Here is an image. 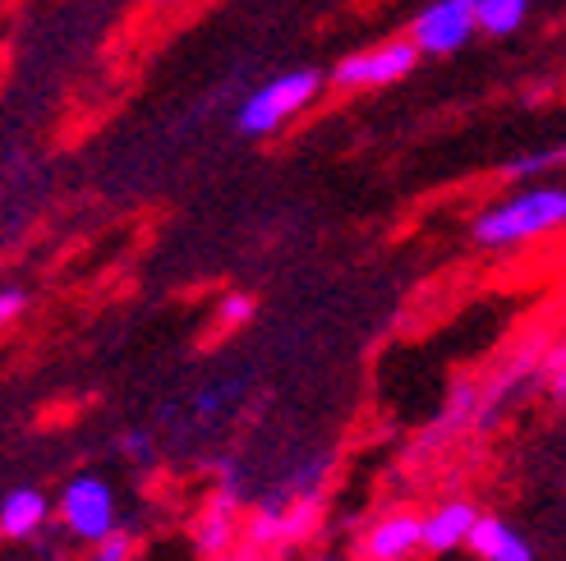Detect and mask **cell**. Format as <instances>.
<instances>
[{
	"mask_svg": "<svg viewBox=\"0 0 566 561\" xmlns=\"http://www.w3.org/2000/svg\"><path fill=\"white\" fill-rule=\"evenodd\" d=\"M323 83H327L323 70H286V74L268 78L259 93L244 97L240 116H235L240 134H244V138H268V134H276V129H286L304 106L318 102Z\"/></svg>",
	"mask_w": 566,
	"mask_h": 561,
	"instance_id": "obj_2",
	"label": "cell"
},
{
	"mask_svg": "<svg viewBox=\"0 0 566 561\" xmlns=\"http://www.w3.org/2000/svg\"><path fill=\"white\" fill-rule=\"evenodd\" d=\"M544 378L553 382V391H557V396H562V346L548 354V363H544Z\"/></svg>",
	"mask_w": 566,
	"mask_h": 561,
	"instance_id": "obj_17",
	"label": "cell"
},
{
	"mask_svg": "<svg viewBox=\"0 0 566 561\" xmlns=\"http://www.w3.org/2000/svg\"><path fill=\"white\" fill-rule=\"evenodd\" d=\"M314 561H350V557H342V552H323V557H314Z\"/></svg>",
	"mask_w": 566,
	"mask_h": 561,
	"instance_id": "obj_19",
	"label": "cell"
},
{
	"mask_svg": "<svg viewBox=\"0 0 566 561\" xmlns=\"http://www.w3.org/2000/svg\"><path fill=\"white\" fill-rule=\"evenodd\" d=\"M120 442H125V452H129V456H153V446H148V433H134V428H129V433H125Z\"/></svg>",
	"mask_w": 566,
	"mask_h": 561,
	"instance_id": "obj_16",
	"label": "cell"
},
{
	"mask_svg": "<svg viewBox=\"0 0 566 561\" xmlns=\"http://www.w3.org/2000/svg\"><path fill=\"white\" fill-rule=\"evenodd\" d=\"M93 552L83 557V561H134V539L125 534V529H111L106 539H97V543H88Z\"/></svg>",
	"mask_w": 566,
	"mask_h": 561,
	"instance_id": "obj_13",
	"label": "cell"
},
{
	"mask_svg": "<svg viewBox=\"0 0 566 561\" xmlns=\"http://www.w3.org/2000/svg\"><path fill=\"white\" fill-rule=\"evenodd\" d=\"M23 304H28V295H23V290H0V331H6V327L23 314Z\"/></svg>",
	"mask_w": 566,
	"mask_h": 561,
	"instance_id": "obj_15",
	"label": "cell"
},
{
	"mask_svg": "<svg viewBox=\"0 0 566 561\" xmlns=\"http://www.w3.org/2000/svg\"><path fill=\"white\" fill-rule=\"evenodd\" d=\"M530 19V0H474V28L489 38H512Z\"/></svg>",
	"mask_w": 566,
	"mask_h": 561,
	"instance_id": "obj_11",
	"label": "cell"
},
{
	"mask_svg": "<svg viewBox=\"0 0 566 561\" xmlns=\"http://www.w3.org/2000/svg\"><path fill=\"white\" fill-rule=\"evenodd\" d=\"M465 548H470L479 561H534V543L521 534V529L506 525L502 516H484V511H479Z\"/></svg>",
	"mask_w": 566,
	"mask_h": 561,
	"instance_id": "obj_8",
	"label": "cell"
},
{
	"mask_svg": "<svg viewBox=\"0 0 566 561\" xmlns=\"http://www.w3.org/2000/svg\"><path fill=\"white\" fill-rule=\"evenodd\" d=\"M419 552V516L391 511L359 539V561H410Z\"/></svg>",
	"mask_w": 566,
	"mask_h": 561,
	"instance_id": "obj_7",
	"label": "cell"
},
{
	"mask_svg": "<svg viewBox=\"0 0 566 561\" xmlns=\"http://www.w3.org/2000/svg\"><path fill=\"white\" fill-rule=\"evenodd\" d=\"M259 318V299L253 295H226L221 299V327H244V322H253Z\"/></svg>",
	"mask_w": 566,
	"mask_h": 561,
	"instance_id": "obj_14",
	"label": "cell"
},
{
	"mask_svg": "<svg viewBox=\"0 0 566 561\" xmlns=\"http://www.w3.org/2000/svg\"><path fill=\"white\" fill-rule=\"evenodd\" d=\"M51 520V501L42 488H10L0 497V534L23 543V539H38Z\"/></svg>",
	"mask_w": 566,
	"mask_h": 561,
	"instance_id": "obj_9",
	"label": "cell"
},
{
	"mask_svg": "<svg viewBox=\"0 0 566 561\" xmlns=\"http://www.w3.org/2000/svg\"><path fill=\"white\" fill-rule=\"evenodd\" d=\"M61 525L65 534L78 543H97L111 529H120V507H116V488L102 474H74L61 493Z\"/></svg>",
	"mask_w": 566,
	"mask_h": 561,
	"instance_id": "obj_3",
	"label": "cell"
},
{
	"mask_svg": "<svg viewBox=\"0 0 566 561\" xmlns=\"http://www.w3.org/2000/svg\"><path fill=\"white\" fill-rule=\"evenodd\" d=\"M474 520H479L474 501H461V497L457 501H442V507H433L429 516H419V548L433 552V557L457 552V548H465Z\"/></svg>",
	"mask_w": 566,
	"mask_h": 561,
	"instance_id": "obj_6",
	"label": "cell"
},
{
	"mask_svg": "<svg viewBox=\"0 0 566 561\" xmlns=\"http://www.w3.org/2000/svg\"><path fill=\"white\" fill-rule=\"evenodd\" d=\"M208 561H263V557H259V548H226V552H217Z\"/></svg>",
	"mask_w": 566,
	"mask_h": 561,
	"instance_id": "obj_18",
	"label": "cell"
},
{
	"mask_svg": "<svg viewBox=\"0 0 566 561\" xmlns=\"http://www.w3.org/2000/svg\"><path fill=\"white\" fill-rule=\"evenodd\" d=\"M562 166V148H539V152H530V157H512L502 166V176L506 180H521V184H534L539 176H548V171H557Z\"/></svg>",
	"mask_w": 566,
	"mask_h": 561,
	"instance_id": "obj_12",
	"label": "cell"
},
{
	"mask_svg": "<svg viewBox=\"0 0 566 561\" xmlns=\"http://www.w3.org/2000/svg\"><path fill=\"white\" fill-rule=\"evenodd\" d=\"M474 38V0H433L415 14L410 46L419 55H451Z\"/></svg>",
	"mask_w": 566,
	"mask_h": 561,
	"instance_id": "obj_5",
	"label": "cell"
},
{
	"mask_svg": "<svg viewBox=\"0 0 566 561\" xmlns=\"http://www.w3.org/2000/svg\"><path fill=\"white\" fill-rule=\"evenodd\" d=\"M235 516H240V493L235 488H221L212 497V507L193 520V548L203 552V557H217L226 548H235V534H240Z\"/></svg>",
	"mask_w": 566,
	"mask_h": 561,
	"instance_id": "obj_10",
	"label": "cell"
},
{
	"mask_svg": "<svg viewBox=\"0 0 566 561\" xmlns=\"http://www.w3.org/2000/svg\"><path fill=\"white\" fill-rule=\"evenodd\" d=\"M419 65V51L406 42H382L374 51H355L342 65H332V83L336 88H387V83H401L410 70Z\"/></svg>",
	"mask_w": 566,
	"mask_h": 561,
	"instance_id": "obj_4",
	"label": "cell"
},
{
	"mask_svg": "<svg viewBox=\"0 0 566 561\" xmlns=\"http://www.w3.org/2000/svg\"><path fill=\"white\" fill-rule=\"evenodd\" d=\"M562 221H566V189L548 184V180H534V184L516 189L512 199L479 212L470 235L484 248H516V244H530L539 235H553Z\"/></svg>",
	"mask_w": 566,
	"mask_h": 561,
	"instance_id": "obj_1",
	"label": "cell"
}]
</instances>
